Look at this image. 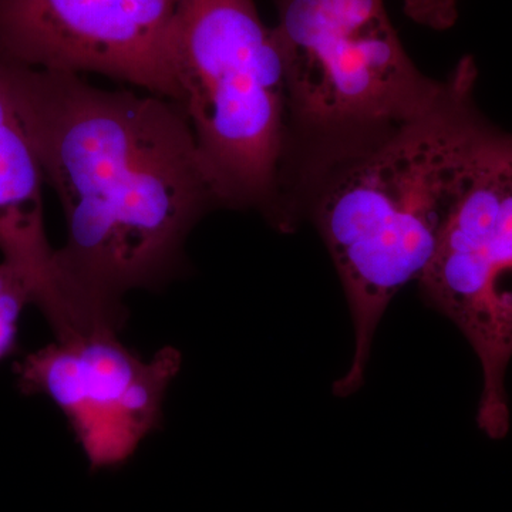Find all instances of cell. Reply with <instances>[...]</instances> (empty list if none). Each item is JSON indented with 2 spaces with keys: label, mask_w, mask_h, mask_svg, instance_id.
Returning <instances> with one entry per match:
<instances>
[{
  "label": "cell",
  "mask_w": 512,
  "mask_h": 512,
  "mask_svg": "<svg viewBox=\"0 0 512 512\" xmlns=\"http://www.w3.org/2000/svg\"><path fill=\"white\" fill-rule=\"evenodd\" d=\"M23 128L66 221L57 266L77 326L126 325V298L187 272L220 198L180 104L3 60Z\"/></svg>",
  "instance_id": "1"
},
{
  "label": "cell",
  "mask_w": 512,
  "mask_h": 512,
  "mask_svg": "<svg viewBox=\"0 0 512 512\" xmlns=\"http://www.w3.org/2000/svg\"><path fill=\"white\" fill-rule=\"evenodd\" d=\"M424 302L450 319L483 372L478 429L510 431L505 376L512 359V133L485 144L419 281Z\"/></svg>",
  "instance_id": "5"
},
{
  "label": "cell",
  "mask_w": 512,
  "mask_h": 512,
  "mask_svg": "<svg viewBox=\"0 0 512 512\" xmlns=\"http://www.w3.org/2000/svg\"><path fill=\"white\" fill-rule=\"evenodd\" d=\"M407 18L424 28L443 32L456 25L458 0H402Z\"/></svg>",
  "instance_id": "10"
},
{
  "label": "cell",
  "mask_w": 512,
  "mask_h": 512,
  "mask_svg": "<svg viewBox=\"0 0 512 512\" xmlns=\"http://www.w3.org/2000/svg\"><path fill=\"white\" fill-rule=\"evenodd\" d=\"M478 67L464 56L429 107L296 170L282 185L286 234L308 222L348 299L355 349L332 384L365 382L373 340L397 293L429 265L448 215L498 126L478 107Z\"/></svg>",
  "instance_id": "2"
},
{
  "label": "cell",
  "mask_w": 512,
  "mask_h": 512,
  "mask_svg": "<svg viewBox=\"0 0 512 512\" xmlns=\"http://www.w3.org/2000/svg\"><path fill=\"white\" fill-rule=\"evenodd\" d=\"M285 64L288 143L281 180L436 99L383 0H274Z\"/></svg>",
  "instance_id": "4"
},
{
  "label": "cell",
  "mask_w": 512,
  "mask_h": 512,
  "mask_svg": "<svg viewBox=\"0 0 512 512\" xmlns=\"http://www.w3.org/2000/svg\"><path fill=\"white\" fill-rule=\"evenodd\" d=\"M180 0H0V59L96 73L183 104Z\"/></svg>",
  "instance_id": "7"
},
{
  "label": "cell",
  "mask_w": 512,
  "mask_h": 512,
  "mask_svg": "<svg viewBox=\"0 0 512 512\" xmlns=\"http://www.w3.org/2000/svg\"><path fill=\"white\" fill-rule=\"evenodd\" d=\"M183 355L165 346L150 359L113 329L76 333L16 363L20 392L45 396L66 417L90 471L126 466L163 421L165 397Z\"/></svg>",
  "instance_id": "6"
},
{
  "label": "cell",
  "mask_w": 512,
  "mask_h": 512,
  "mask_svg": "<svg viewBox=\"0 0 512 512\" xmlns=\"http://www.w3.org/2000/svg\"><path fill=\"white\" fill-rule=\"evenodd\" d=\"M39 161L9 92L0 59V252L28 282L33 305L56 339L77 332V323L45 224Z\"/></svg>",
  "instance_id": "8"
},
{
  "label": "cell",
  "mask_w": 512,
  "mask_h": 512,
  "mask_svg": "<svg viewBox=\"0 0 512 512\" xmlns=\"http://www.w3.org/2000/svg\"><path fill=\"white\" fill-rule=\"evenodd\" d=\"M33 305L28 282L8 262H0V362L18 345L19 320L26 306Z\"/></svg>",
  "instance_id": "9"
},
{
  "label": "cell",
  "mask_w": 512,
  "mask_h": 512,
  "mask_svg": "<svg viewBox=\"0 0 512 512\" xmlns=\"http://www.w3.org/2000/svg\"><path fill=\"white\" fill-rule=\"evenodd\" d=\"M183 110L222 210L254 211L284 234L285 64L255 0H180L175 25Z\"/></svg>",
  "instance_id": "3"
}]
</instances>
